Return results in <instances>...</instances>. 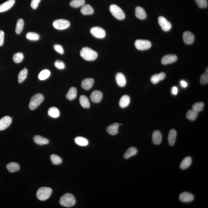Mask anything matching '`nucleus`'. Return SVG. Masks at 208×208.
I'll return each mask as SVG.
<instances>
[{
    "label": "nucleus",
    "instance_id": "nucleus-2",
    "mask_svg": "<svg viewBox=\"0 0 208 208\" xmlns=\"http://www.w3.org/2000/svg\"><path fill=\"white\" fill-rule=\"evenodd\" d=\"M60 204L66 207H71L76 203V199L72 194L67 193L61 197L60 200Z\"/></svg>",
    "mask_w": 208,
    "mask_h": 208
},
{
    "label": "nucleus",
    "instance_id": "nucleus-15",
    "mask_svg": "<svg viewBox=\"0 0 208 208\" xmlns=\"http://www.w3.org/2000/svg\"><path fill=\"white\" fill-rule=\"evenodd\" d=\"M162 141V133L159 130H156L153 132L152 135V141L156 145L160 144Z\"/></svg>",
    "mask_w": 208,
    "mask_h": 208
},
{
    "label": "nucleus",
    "instance_id": "nucleus-7",
    "mask_svg": "<svg viewBox=\"0 0 208 208\" xmlns=\"http://www.w3.org/2000/svg\"><path fill=\"white\" fill-rule=\"evenodd\" d=\"M53 26L57 29L62 30L66 29L70 25V22L65 19H60L55 21L52 24Z\"/></svg>",
    "mask_w": 208,
    "mask_h": 208
},
{
    "label": "nucleus",
    "instance_id": "nucleus-11",
    "mask_svg": "<svg viewBox=\"0 0 208 208\" xmlns=\"http://www.w3.org/2000/svg\"><path fill=\"white\" fill-rule=\"evenodd\" d=\"M177 56L175 55H167L163 57L161 62L163 64L167 65L175 62L177 60Z\"/></svg>",
    "mask_w": 208,
    "mask_h": 208
},
{
    "label": "nucleus",
    "instance_id": "nucleus-21",
    "mask_svg": "<svg viewBox=\"0 0 208 208\" xmlns=\"http://www.w3.org/2000/svg\"><path fill=\"white\" fill-rule=\"evenodd\" d=\"M119 124L118 123H113L107 128V132L111 135H115L118 133Z\"/></svg>",
    "mask_w": 208,
    "mask_h": 208
},
{
    "label": "nucleus",
    "instance_id": "nucleus-4",
    "mask_svg": "<svg viewBox=\"0 0 208 208\" xmlns=\"http://www.w3.org/2000/svg\"><path fill=\"white\" fill-rule=\"evenodd\" d=\"M110 10L113 16L118 20H123L125 17V14L120 7L115 4H112L110 7Z\"/></svg>",
    "mask_w": 208,
    "mask_h": 208
},
{
    "label": "nucleus",
    "instance_id": "nucleus-44",
    "mask_svg": "<svg viewBox=\"0 0 208 208\" xmlns=\"http://www.w3.org/2000/svg\"><path fill=\"white\" fill-rule=\"evenodd\" d=\"M55 66L56 67L59 69H63L65 67L64 63L60 60H57L55 61Z\"/></svg>",
    "mask_w": 208,
    "mask_h": 208
},
{
    "label": "nucleus",
    "instance_id": "nucleus-9",
    "mask_svg": "<svg viewBox=\"0 0 208 208\" xmlns=\"http://www.w3.org/2000/svg\"><path fill=\"white\" fill-rule=\"evenodd\" d=\"M158 22L164 31H168L171 29V24L164 17L160 16L158 18Z\"/></svg>",
    "mask_w": 208,
    "mask_h": 208
},
{
    "label": "nucleus",
    "instance_id": "nucleus-38",
    "mask_svg": "<svg viewBox=\"0 0 208 208\" xmlns=\"http://www.w3.org/2000/svg\"><path fill=\"white\" fill-rule=\"evenodd\" d=\"M26 37L28 40L37 41L40 39V35L37 33L29 32L26 34Z\"/></svg>",
    "mask_w": 208,
    "mask_h": 208
},
{
    "label": "nucleus",
    "instance_id": "nucleus-1",
    "mask_svg": "<svg viewBox=\"0 0 208 208\" xmlns=\"http://www.w3.org/2000/svg\"><path fill=\"white\" fill-rule=\"evenodd\" d=\"M80 56L87 61H93L98 57V53L95 51L88 47L83 48L80 51Z\"/></svg>",
    "mask_w": 208,
    "mask_h": 208
},
{
    "label": "nucleus",
    "instance_id": "nucleus-20",
    "mask_svg": "<svg viewBox=\"0 0 208 208\" xmlns=\"http://www.w3.org/2000/svg\"><path fill=\"white\" fill-rule=\"evenodd\" d=\"M177 132L174 129H171L169 133L168 140L170 145L173 146L175 144L176 137H177Z\"/></svg>",
    "mask_w": 208,
    "mask_h": 208
},
{
    "label": "nucleus",
    "instance_id": "nucleus-24",
    "mask_svg": "<svg viewBox=\"0 0 208 208\" xmlns=\"http://www.w3.org/2000/svg\"><path fill=\"white\" fill-rule=\"evenodd\" d=\"M192 162V158L187 156L183 159L180 164V168L182 170H185L189 167Z\"/></svg>",
    "mask_w": 208,
    "mask_h": 208
},
{
    "label": "nucleus",
    "instance_id": "nucleus-39",
    "mask_svg": "<svg viewBox=\"0 0 208 208\" xmlns=\"http://www.w3.org/2000/svg\"><path fill=\"white\" fill-rule=\"evenodd\" d=\"M204 107V104L203 102H196L193 105L192 110L198 113L202 111Z\"/></svg>",
    "mask_w": 208,
    "mask_h": 208
},
{
    "label": "nucleus",
    "instance_id": "nucleus-17",
    "mask_svg": "<svg viewBox=\"0 0 208 208\" xmlns=\"http://www.w3.org/2000/svg\"><path fill=\"white\" fill-rule=\"evenodd\" d=\"M15 2V0H9L1 4L0 5V13H3L10 10L14 5Z\"/></svg>",
    "mask_w": 208,
    "mask_h": 208
},
{
    "label": "nucleus",
    "instance_id": "nucleus-28",
    "mask_svg": "<svg viewBox=\"0 0 208 208\" xmlns=\"http://www.w3.org/2000/svg\"><path fill=\"white\" fill-rule=\"evenodd\" d=\"M138 152L137 149L135 147H131L126 151L124 155V157L126 159H129L137 154Z\"/></svg>",
    "mask_w": 208,
    "mask_h": 208
},
{
    "label": "nucleus",
    "instance_id": "nucleus-35",
    "mask_svg": "<svg viewBox=\"0 0 208 208\" xmlns=\"http://www.w3.org/2000/svg\"><path fill=\"white\" fill-rule=\"evenodd\" d=\"M50 71L48 69H44L40 72L38 75L39 79L40 80H44L48 79L50 76Z\"/></svg>",
    "mask_w": 208,
    "mask_h": 208
},
{
    "label": "nucleus",
    "instance_id": "nucleus-40",
    "mask_svg": "<svg viewBox=\"0 0 208 208\" xmlns=\"http://www.w3.org/2000/svg\"><path fill=\"white\" fill-rule=\"evenodd\" d=\"M51 162L52 163L55 165H59L62 162V160L61 157L58 155L55 154L52 155L50 157Z\"/></svg>",
    "mask_w": 208,
    "mask_h": 208
},
{
    "label": "nucleus",
    "instance_id": "nucleus-49",
    "mask_svg": "<svg viewBox=\"0 0 208 208\" xmlns=\"http://www.w3.org/2000/svg\"><path fill=\"white\" fill-rule=\"evenodd\" d=\"M180 84L181 86L183 88H186L188 86L187 83L186 81L184 80H181L180 81Z\"/></svg>",
    "mask_w": 208,
    "mask_h": 208
},
{
    "label": "nucleus",
    "instance_id": "nucleus-5",
    "mask_svg": "<svg viewBox=\"0 0 208 208\" xmlns=\"http://www.w3.org/2000/svg\"><path fill=\"white\" fill-rule=\"evenodd\" d=\"M44 97L43 94L38 93L32 97L29 104V108L31 110L37 109L43 102Z\"/></svg>",
    "mask_w": 208,
    "mask_h": 208
},
{
    "label": "nucleus",
    "instance_id": "nucleus-3",
    "mask_svg": "<svg viewBox=\"0 0 208 208\" xmlns=\"http://www.w3.org/2000/svg\"><path fill=\"white\" fill-rule=\"evenodd\" d=\"M52 192L51 188L43 187L39 188L37 193V198L41 201H45L48 200L51 196Z\"/></svg>",
    "mask_w": 208,
    "mask_h": 208
},
{
    "label": "nucleus",
    "instance_id": "nucleus-47",
    "mask_svg": "<svg viewBox=\"0 0 208 208\" xmlns=\"http://www.w3.org/2000/svg\"><path fill=\"white\" fill-rule=\"evenodd\" d=\"M4 33L2 30H0V46H2L4 42Z\"/></svg>",
    "mask_w": 208,
    "mask_h": 208
},
{
    "label": "nucleus",
    "instance_id": "nucleus-12",
    "mask_svg": "<svg viewBox=\"0 0 208 208\" xmlns=\"http://www.w3.org/2000/svg\"><path fill=\"white\" fill-rule=\"evenodd\" d=\"M183 38L184 42L187 44H191L194 43L195 37L193 33L189 31L185 32L183 33Z\"/></svg>",
    "mask_w": 208,
    "mask_h": 208
},
{
    "label": "nucleus",
    "instance_id": "nucleus-34",
    "mask_svg": "<svg viewBox=\"0 0 208 208\" xmlns=\"http://www.w3.org/2000/svg\"><path fill=\"white\" fill-rule=\"evenodd\" d=\"M198 115V113L193 110H190L188 111L186 114L187 118L190 120L194 121L197 118Z\"/></svg>",
    "mask_w": 208,
    "mask_h": 208
},
{
    "label": "nucleus",
    "instance_id": "nucleus-42",
    "mask_svg": "<svg viewBox=\"0 0 208 208\" xmlns=\"http://www.w3.org/2000/svg\"><path fill=\"white\" fill-rule=\"evenodd\" d=\"M200 82L202 84H206L208 83V70L206 69V72L202 75L200 77Z\"/></svg>",
    "mask_w": 208,
    "mask_h": 208
},
{
    "label": "nucleus",
    "instance_id": "nucleus-26",
    "mask_svg": "<svg viewBox=\"0 0 208 208\" xmlns=\"http://www.w3.org/2000/svg\"><path fill=\"white\" fill-rule=\"evenodd\" d=\"M33 139L35 143L39 145H44L49 144V141L48 139L40 135L35 136Z\"/></svg>",
    "mask_w": 208,
    "mask_h": 208
},
{
    "label": "nucleus",
    "instance_id": "nucleus-22",
    "mask_svg": "<svg viewBox=\"0 0 208 208\" xmlns=\"http://www.w3.org/2000/svg\"><path fill=\"white\" fill-rule=\"evenodd\" d=\"M165 74L163 72L160 73L158 74L153 75L151 78L150 80L152 83L156 84L160 81L163 80L165 78Z\"/></svg>",
    "mask_w": 208,
    "mask_h": 208
},
{
    "label": "nucleus",
    "instance_id": "nucleus-8",
    "mask_svg": "<svg viewBox=\"0 0 208 208\" xmlns=\"http://www.w3.org/2000/svg\"><path fill=\"white\" fill-rule=\"evenodd\" d=\"M90 32L93 36L97 38L103 39L106 36V32L99 27H93L90 30Z\"/></svg>",
    "mask_w": 208,
    "mask_h": 208
},
{
    "label": "nucleus",
    "instance_id": "nucleus-36",
    "mask_svg": "<svg viewBox=\"0 0 208 208\" xmlns=\"http://www.w3.org/2000/svg\"><path fill=\"white\" fill-rule=\"evenodd\" d=\"M85 3V0H72L70 3V5L74 8H78L82 7Z\"/></svg>",
    "mask_w": 208,
    "mask_h": 208
},
{
    "label": "nucleus",
    "instance_id": "nucleus-23",
    "mask_svg": "<svg viewBox=\"0 0 208 208\" xmlns=\"http://www.w3.org/2000/svg\"><path fill=\"white\" fill-rule=\"evenodd\" d=\"M81 12L83 15H91L94 13V10L90 4H84L81 8Z\"/></svg>",
    "mask_w": 208,
    "mask_h": 208
},
{
    "label": "nucleus",
    "instance_id": "nucleus-33",
    "mask_svg": "<svg viewBox=\"0 0 208 208\" xmlns=\"http://www.w3.org/2000/svg\"><path fill=\"white\" fill-rule=\"evenodd\" d=\"M28 73V69H25V67H24V69L19 72L18 76V79L19 83H21L26 79Z\"/></svg>",
    "mask_w": 208,
    "mask_h": 208
},
{
    "label": "nucleus",
    "instance_id": "nucleus-30",
    "mask_svg": "<svg viewBox=\"0 0 208 208\" xmlns=\"http://www.w3.org/2000/svg\"><path fill=\"white\" fill-rule=\"evenodd\" d=\"M48 114L50 117L53 118H57L59 117L60 112L58 108L55 107H52L48 110Z\"/></svg>",
    "mask_w": 208,
    "mask_h": 208
},
{
    "label": "nucleus",
    "instance_id": "nucleus-18",
    "mask_svg": "<svg viewBox=\"0 0 208 208\" xmlns=\"http://www.w3.org/2000/svg\"><path fill=\"white\" fill-rule=\"evenodd\" d=\"M94 80L92 78H87L83 80L81 83V87L83 89L88 90L93 87Z\"/></svg>",
    "mask_w": 208,
    "mask_h": 208
},
{
    "label": "nucleus",
    "instance_id": "nucleus-6",
    "mask_svg": "<svg viewBox=\"0 0 208 208\" xmlns=\"http://www.w3.org/2000/svg\"><path fill=\"white\" fill-rule=\"evenodd\" d=\"M136 48L139 50L144 51L147 50L151 47L152 43L149 40H138L135 42Z\"/></svg>",
    "mask_w": 208,
    "mask_h": 208
},
{
    "label": "nucleus",
    "instance_id": "nucleus-10",
    "mask_svg": "<svg viewBox=\"0 0 208 208\" xmlns=\"http://www.w3.org/2000/svg\"><path fill=\"white\" fill-rule=\"evenodd\" d=\"M12 118L10 116H6L0 120V131L7 129L11 124Z\"/></svg>",
    "mask_w": 208,
    "mask_h": 208
},
{
    "label": "nucleus",
    "instance_id": "nucleus-41",
    "mask_svg": "<svg viewBox=\"0 0 208 208\" xmlns=\"http://www.w3.org/2000/svg\"><path fill=\"white\" fill-rule=\"evenodd\" d=\"M24 59V55L21 52H17L13 55V60L15 63H19L22 61Z\"/></svg>",
    "mask_w": 208,
    "mask_h": 208
},
{
    "label": "nucleus",
    "instance_id": "nucleus-14",
    "mask_svg": "<svg viewBox=\"0 0 208 208\" xmlns=\"http://www.w3.org/2000/svg\"><path fill=\"white\" fill-rule=\"evenodd\" d=\"M102 92L95 90L91 93L90 95V99L92 102L94 103H98L102 100Z\"/></svg>",
    "mask_w": 208,
    "mask_h": 208
},
{
    "label": "nucleus",
    "instance_id": "nucleus-29",
    "mask_svg": "<svg viewBox=\"0 0 208 208\" xmlns=\"http://www.w3.org/2000/svg\"><path fill=\"white\" fill-rule=\"evenodd\" d=\"M79 102L83 107L85 108H89L90 107V101L87 96H81L79 98Z\"/></svg>",
    "mask_w": 208,
    "mask_h": 208
},
{
    "label": "nucleus",
    "instance_id": "nucleus-25",
    "mask_svg": "<svg viewBox=\"0 0 208 208\" xmlns=\"http://www.w3.org/2000/svg\"><path fill=\"white\" fill-rule=\"evenodd\" d=\"M130 99L127 95H125L121 98L119 105L121 108H125L129 106L130 103Z\"/></svg>",
    "mask_w": 208,
    "mask_h": 208
},
{
    "label": "nucleus",
    "instance_id": "nucleus-32",
    "mask_svg": "<svg viewBox=\"0 0 208 208\" xmlns=\"http://www.w3.org/2000/svg\"><path fill=\"white\" fill-rule=\"evenodd\" d=\"M75 141L78 145L83 146V147H85V146L88 145V140L83 137H77L76 138H75Z\"/></svg>",
    "mask_w": 208,
    "mask_h": 208
},
{
    "label": "nucleus",
    "instance_id": "nucleus-16",
    "mask_svg": "<svg viewBox=\"0 0 208 208\" xmlns=\"http://www.w3.org/2000/svg\"><path fill=\"white\" fill-rule=\"evenodd\" d=\"M116 81L117 85L121 87H124L126 85V81L125 77L123 73H118L116 75Z\"/></svg>",
    "mask_w": 208,
    "mask_h": 208
},
{
    "label": "nucleus",
    "instance_id": "nucleus-37",
    "mask_svg": "<svg viewBox=\"0 0 208 208\" xmlns=\"http://www.w3.org/2000/svg\"><path fill=\"white\" fill-rule=\"evenodd\" d=\"M24 25V22L23 19H20L18 20L17 22L16 32L17 34H20L23 29Z\"/></svg>",
    "mask_w": 208,
    "mask_h": 208
},
{
    "label": "nucleus",
    "instance_id": "nucleus-27",
    "mask_svg": "<svg viewBox=\"0 0 208 208\" xmlns=\"http://www.w3.org/2000/svg\"><path fill=\"white\" fill-rule=\"evenodd\" d=\"M77 93V90L75 87H71L69 90L66 95V98L69 100L72 101L76 98Z\"/></svg>",
    "mask_w": 208,
    "mask_h": 208
},
{
    "label": "nucleus",
    "instance_id": "nucleus-13",
    "mask_svg": "<svg viewBox=\"0 0 208 208\" xmlns=\"http://www.w3.org/2000/svg\"><path fill=\"white\" fill-rule=\"evenodd\" d=\"M179 198L181 201L187 203L193 201L194 197L192 194L187 192H184L180 194Z\"/></svg>",
    "mask_w": 208,
    "mask_h": 208
},
{
    "label": "nucleus",
    "instance_id": "nucleus-19",
    "mask_svg": "<svg viewBox=\"0 0 208 208\" xmlns=\"http://www.w3.org/2000/svg\"><path fill=\"white\" fill-rule=\"evenodd\" d=\"M135 16L137 18L144 20L147 17V15L145 10L141 7H137L135 9Z\"/></svg>",
    "mask_w": 208,
    "mask_h": 208
},
{
    "label": "nucleus",
    "instance_id": "nucleus-45",
    "mask_svg": "<svg viewBox=\"0 0 208 208\" xmlns=\"http://www.w3.org/2000/svg\"><path fill=\"white\" fill-rule=\"evenodd\" d=\"M54 48L56 52L59 53L63 55L64 53V49L63 47L61 45L59 44H55L54 45Z\"/></svg>",
    "mask_w": 208,
    "mask_h": 208
},
{
    "label": "nucleus",
    "instance_id": "nucleus-48",
    "mask_svg": "<svg viewBox=\"0 0 208 208\" xmlns=\"http://www.w3.org/2000/svg\"><path fill=\"white\" fill-rule=\"evenodd\" d=\"M178 92V88L176 87H173L172 88L171 93L172 94L174 95H176L177 94Z\"/></svg>",
    "mask_w": 208,
    "mask_h": 208
},
{
    "label": "nucleus",
    "instance_id": "nucleus-43",
    "mask_svg": "<svg viewBox=\"0 0 208 208\" xmlns=\"http://www.w3.org/2000/svg\"><path fill=\"white\" fill-rule=\"evenodd\" d=\"M197 6L200 8H206L208 6L207 0H195Z\"/></svg>",
    "mask_w": 208,
    "mask_h": 208
},
{
    "label": "nucleus",
    "instance_id": "nucleus-46",
    "mask_svg": "<svg viewBox=\"0 0 208 208\" xmlns=\"http://www.w3.org/2000/svg\"><path fill=\"white\" fill-rule=\"evenodd\" d=\"M41 0H32L31 6L33 9L36 10L38 7L39 4Z\"/></svg>",
    "mask_w": 208,
    "mask_h": 208
},
{
    "label": "nucleus",
    "instance_id": "nucleus-31",
    "mask_svg": "<svg viewBox=\"0 0 208 208\" xmlns=\"http://www.w3.org/2000/svg\"><path fill=\"white\" fill-rule=\"evenodd\" d=\"M6 168L9 172L13 173L18 171L20 167L19 164L16 163L11 162L7 164Z\"/></svg>",
    "mask_w": 208,
    "mask_h": 208
}]
</instances>
